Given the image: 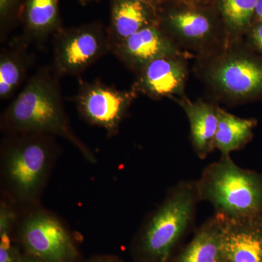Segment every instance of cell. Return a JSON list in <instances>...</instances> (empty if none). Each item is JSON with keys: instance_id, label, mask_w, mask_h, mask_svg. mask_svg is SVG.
I'll return each mask as SVG.
<instances>
[{"instance_id": "cell-1", "label": "cell", "mask_w": 262, "mask_h": 262, "mask_svg": "<svg viewBox=\"0 0 262 262\" xmlns=\"http://www.w3.org/2000/svg\"><path fill=\"white\" fill-rule=\"evenodd\" d=\"M60 77L53 67L39 69L1 117V127L8 135L44 134L58 136L79 149L89 161L96 162L91 149L76 135L62 102Z\"/></svg>"}, {"instance_id": "cell-2", "label": "cell", "mask_w": 262, "mask_h": 262, "mask_svg": "<svg viewBox=\"0 0 262 262\" xmlns=\"http://www.w3.org/2000/svg\"><path fill=\"white\" fill-rule=\"evenodd\" d=\"M199 201L229 219L262 215V176L241 168L230 156L210 164L195 181Z\"/></svg>"}, {"instance_id": "cell-3", "label": "cell", "mask_w": 262, "mask_h": 262, "mask_svg": "<svg viewBox=\"0 0 262 262\" xmlns=\"http://www.w3.org/2000/svg\"><path fill=\"white\" fill-rule=\"evenodd\" d=\"M9 136L3 149V177L17 201L32 203L44 187L56 155L54 136L18 134Z\"/></svg>"}, {"instance_id": "cell-4", "label": "cell", "mask_w": 262, "mask_h": 262, "mask_svg": "<svg viewBox=\"0 0 262 262\" xmlns=\"http://www.w3.org/2000/svg\"><path fill=\"white\" fill-rule=\"evenodd\" d=\"M239 40L230 39L220 51L199 58L203 80L220 97L234 103L262 96V58Z\"/></svg>"}, {"instance_id": "cell-5", "label": "cell", "mask_w": 262, "mask_h": 262, "mask_svg": "<svg viewBox=\"0 0 262 262\" xmlns=\"http://www.w3.org/2000/svg\"><path fill=\"white\" fill-rule=\"evenodd\" d=\"M158 23L177 46L198 58L211 56L230 40L215 5H194L164 0L157 8Z\"/></svg>"}, {"instance_id": "cell-6", "label": "cell", "mask_w": 262, "mask_h": 262, "mask_svg": "<svg viewBox=\"0 0 262 262\" xmlns=\"http://www.w3.org/2000/svg\"><path fill=\"white\" fill-rule=\"evenodd\" d=\"M199 202L195 181H184L170 189L143 229L141 251L148 260L167 261L174 246L192 223Z\"/></svg>"}, {"instance_id": "cell-7", "label": "cell", "mask_w": 262, "mask_h": 262, "mask_svg": "<svg viewBox=\"0 0 262 262\" xmlns=\"http://www.w3.org/2000/svg\"><path fill=\"white\" fill-rule=\"evenodd\" d=\"M53 70L60 77L80 75L111 52L106 28L95 21L62 28L53 36Z\"/></svg>"}, {"instance_id": "cell-8", "label": "cell", "mask_w": 262, "mask_h": 262, "mask_svg": "<svg viewBox=\"0 0 262 262\" xmlns=\"http://www.w3.org/2000/svg\"><path fill=\"white\" fill-rule=\"evenodd\" d=\"M136 96L134 90L121 91L94 81L82 82L74 101L86 121L115 136Z\"/></svg>"}, {"instance_id": "cell-9", "label": "cell", "mask_w": 262, "mask_h": 262, "mask_svg": "<svg viewBox=\"0 0 262 262\" xmlns=\"http://www.w3.org/2000/svg\"><path fill=\"white\" fill-rule=\"evenodd\" d=\"M22 241L34 257L42 262H70L77 256L72 237L59 220L48 212L37 211L24 221Z\"/></svg>"}, {"instance_id": "cell-10", "label": "cell", "mask_w": 262, "mask_h": 262, "mask_svg": "<svg viewBox=\"0 0 262 262\" xmlns=\"http://www.w3.org/2000/svg\"><path fill=\"white\" fill-rule=\"evenodd\" d=\"M136 75L132 90L151 99L170 98L175 100L184 96L188 76L184 53L162 57L154 60Z\"/></svg>"}, {"instance_id": "cell-11", "label": "cell", "mask_w": 262, "mask_h": 262, "mask_svg": "<svg viewBox=\"0 0 262 262\" xmlns=\"http://www.w3.org/2000/svg\"><path fill=\"white\" fill-rule=\"evenodd\" d=\"M112 53L136 74L158 58L184 53L159 23L146 27L127 38L115 46Z\"/></svg>"}, {"instance_id": "cell-12", "label": "cell", "mask_w": 262, "mask_h": 262, "mask_svg": "<svg viewBox=\"0 0 262 262\" xmlns=\"http://www.w3.org/2000/svg\"><path fill=\"white\" fill-rule=\"evenodd\" d=\"M221 216L227 261L262 262V215L235 219Z\"/></svg>"}, {"instance_id": "cell-13", "label": "cell", "mask_w": 262, "mask_h": 262, "mask_svg": "<svg viewBox=\"0 0 262 262\" xmlns=\"http://www.w3.org/2000/svg\"><path fill=\"white\" fill-rule=\"evenodd\" d=\"M158 23L157 8L136 0H111L107 32L111 52L125 39L146 27Z\"/></svg>"}, {"instance_id": "cell-14", "label": "cell", "mask_w": 262, "mask_h": 262, "mask_svg": "<svg viewBox=\"0 0 262 262\" xmlns=\"http://www.w3.org/2000/svg\"><path fill=\"white\" fill-rule=\"evenodd\" d=\"M174 101L183 108L189 120L191 142L194 152L200 159H205L215 149L220 107L203 100L191 101L185 95Z\"/></svg>"}, {"instance_id": "cell-15", "label": "cell", "mask_w": 262, "mask_h": 262, "mask_svg": "<svg viewBox=\"0 0 262 262\" xmlns=\"http://www.w3.org/2000/svg\"><path fill=\"white\" fill-rule=\"evenodd\" d=\"M20 22L24 42H44L62 28L58 0H25Z\"/></svg>"}, {"instance_id": "cell-16", "label": "cell", "mask_w": 262, "mask_h": 262, "mask_svg": "<svg viewBox=\"0 0 262 262\" xmlns=\"http://www.w3.org/2000/svg\"><path fill=\"white\" fill-rule=\"evenodd\" d=\"M222 217L215 214L198 229L177 262H226L222 246Z\"/></svg>"}, {"instance_id": "cell-17", "label": "cell", "mask_w": 262, "mask_h": 262, "mask_svg": "<svg viewBox=\"0 0 262 262\" xmlns=\"http://www.w3.org/2000/svg\"><path fill=\"white\" fill-rule=\"evenodd\" d=\"M26 43L3 48L0 53L1 101L11 99L27 78L32 57L26 51Z\"/></svg>"}, {"instance_id": "cell-18", "label": "cell", "mask_w": 262, "mask_h": 262, "mask_svg": "<svg viewBox=\"0 0 262 262\" xmlns=\"http://www.w3.org/2000/svg\"><path fill=\"white\" fill-rule=\"evenodd\" d=\"M256 125L253 119L241 118L220 107L215 149L220 150L222 156H230L231 153L242 149L251 140Z\"/></svg>"}, {"instance_id": "cell-19", "label": "cell", "mask_w": 262, "mask_h": 262, "mask_svg": "<svg viewBox=\"0 0 262 262\" xmlns=\"http://www.w3.org/2000/svg\"><path fill=\"white\" fill-rule=\"evenodd\" d=\"M258 0H215V6L231 39H241L252 25Z\"/></svg>"}, {"instance_id": "cell-20", "label": "cell", "mask_w": 262, "mask_h": 262, "mask_svg": "<svg viewBox=\"0 0 262 262\" xmlns=\"http://www.w3.org/2000/svg\"><path fill=\"white\" fill-rule=\"evenodd\" d=\"M16 215L6 203L0 207V262H17L11 244L10 232L15 223Z\"/></svg>"}, {"instance_id": "cell-21", "label": "cell", "mask_w": 262, "mask_h": 262, "mask_svg": "<svg viewBox=\"0 0 262 262\" xmlns=\"http://www.w3.org/2000/svg\"><path fill=\"white\" fill-rule=\"evenodd\" d=\"M25 0H0V34L3 41L20 21Z\"/></svg>"}, {"instance_id": "cell-22", "label": "cell", "mask_w": 262, "mask_h": 262, "mask_svg": "<svg viewBox=\"0 0 262 262\" xmlns=\"http://www.w3.org/2000/svg\"><path fill=\"white\" fill-rule=\"evenodd\" d=\"M245 36L248 47L262 58V22L252 24Z\"/></svg>"}, {"instance_id": "cell-23", "label": "cell", "mask_w": 262, "mask_h": 262, "mask_svg": "<svg viewBox=\"0 0 262 262\" xmlns=\"http://www.w3.org/2000/svg\"><path fill=\"white\" fill-rule=\"evenodd\" d=\"M168 1L176 2V3H186V4L189 5L213 6V5H215V0H168Z\"/></svg>"}, {"instance_id": "cell-24", "label": "cell", "mask_w": 262, "mask_h": 262, "mask_svg": "<svg viewBox=\"0 0 262 262\" xmlns=\"http://www.w3.org/2000/svg\"><path fill=\"white\" fill-rule=\"evenodd\" d=\"M262 22V0H258L257 5L255 8L252 24Z\"/></svg>"}, {"instance_id": "cell-25", "label": "cell", "mask_w": 262, "mask_h": 262, "mask_svg": "<svg viewBox=\"0 0 262 262\" xmlns=\"http://www.w3.org/2000/svg\"><path fill=\"white\" fill-rule=\"evenodd\" d=\"M136 1L142 2V3H146V4L152 5L155 8H158L163 0H136Z\"/></svg>"}, {"instance_id": "cell-26", "label": "cell", "mask_w": 262, "mask_h": 262, "mask_svg": "<svg viewBox=\"0 0 262 262\" xmlns=\"http://www.w3.org/2000/svg\"><path fill=\"white\" fill-rule=\"evenodd\" d=\"M99 0H79L80 4L82 5H86L89 4V3H94V2H98Z\"/></svg>"}, {"instance_id": "cell-27", "label": "cell", "mask_w": 262, "mask_h": 262, "mask_svg": "<svg viewBox=\"0 0 262 262\" xmlns=\"http://www.w3.org/2000/svg\"><path fill=\"white\" fill-rule=\"evenodd\" d=\"M20 262H39V261H37V260H34V259H26V260H24V261H22Z\"/></svg>"}, {"instance_id": "cell-28", "label": "cell", "mask_w": 262, "mask_h": 262, "mask_svg": "<svg viewBox=\"0 0 262 262\" xmlns=\"http://www.w3.org/2000/svg\"><path fill=\"white\" fill-rule=\"evenodd\" d=\"M226 262H228V261H226Z\"/></svg>"}]
</instances>
